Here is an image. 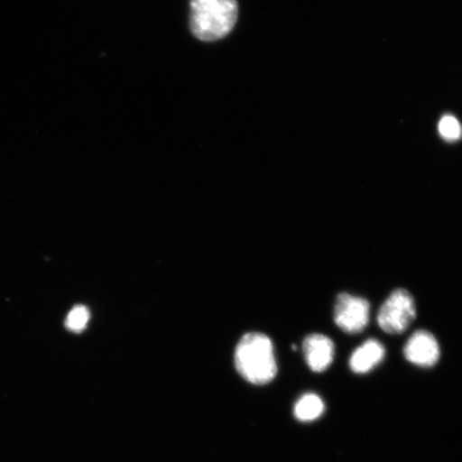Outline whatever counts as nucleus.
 <instances>
[{
  "label": "nucleus",
  "instance_id": "obj_1",
  "mask_svg": "<svg viewBox=\"0 0 462 462\" xmlns=\"http://www.w3.org/2000/svg\"><path fill=\"white\" fill-rule=\"evenodd\" d=\"M238 14L236 0H190V32L201 42H217L233 31Z\"/></svg>",
  "mask_w": 462,
  "mask_h": 462
},
{
  "label": "nucleus",
  "instance_id": "obj_2",
  "mask_svg": "<svg viewBox=\"0 0 462 462\" xmlns=\"http://www.w3.org/2000/svg\"><path fill=\"white\" fill-rule=\"evenodd\" d=\"M235 364L242 377L253 384H267L276 377L273 344L263 334L250 333L241 338L236 348Z\"/></svg>",
  "mask_w": 462,
  "mask_h": 462
},
{
  "label": "nucleus",
  "instance_id": "obj_3",
  "mask_svg": "<svg viewBox=\"0 0 462 462\" xmlns=\"http://www.w3.org/2000/svg\"><path fill=\"white\" fill-rule=\"evenodd\" d=\"M417 317L412 294L406 289H396L384 303L378 313L379 327L389 334H402L407 331Z\"/></svg>",
  "mask_w": 462,
  "mask_h": 462
},
{
  "label": "nucleus",
  "instance_id": "obj_4",
  "mask_svg": "<svg viewBox=\"0 0 462 462\" xmlns=\"http://www.w3.org/2000/svg\"><path fill=\"white\" fill-rule=\"evenodd\" d=\"M371 315V305L367 300L340 293L334 306V321L340 330L348 334H357L365 328Z\"/></svg>",
  "mask_w": 462,
  "mask_h": 462
},
{
  "label": "nucleus",
  "instance_id": "obj_5",
  "mask_svg": "<svg viewBox=\"0 0 462 462\" xmlns=\"http://www.w3.org/2000/svg\"><path fill=\"white\" fill-rule=\"evenodd\" d=\"M407 361L420 367L435 366L440 359V346L438 340L429 331L414 332L403 348Z\"/></svg>",
  "mask_w": 462,
  "mask_h": 462
},
{
  "label": "nucleus",
  "instance_id": "obj_6",
  "mask_svg": "<svg viewBox=\"0 0 462 462\" xmlns=\"http://www.w3.org/2000/svg\"><path fill=\"white\" fill-rule=\"evenodd\" d=\"M305 361L315 373L327 371L334 360L333 340L322 334H311L303 342Z\"/></svg>",
  "mask_w": 462,
  "mask_h": 462
},
{
  "label": "nucleus",
  "instance_id": "obj_7",
  "mask_svg": "<svg viewBox=\"0 0 462 462\" xmlns=\"http://www.w3.org/2000/svg\"><path fill=\"white\" fill-rule=\"evenodd\" d=\"M384 356L383 345L378 340L368 339L352 354L349 361L351 371L356 374L371 372L383 361Z\"/></svg>",
  "mask_w": 462,
  "mask_h": 462
},
{
  "label": "nucleus",
  "instance_id": "obj_8",
  "mask_svg": "<svg viewBox=\"0 0 462 462\" xmlns=\"http://www.w3.org/2000/svg\"><path fill=\"white\" fill-rule=\"evenodd\" d=\"M325 411V404L321 398L315 394H306L300 398L296 407H294V415L299 420L310 421L317 420Z\"/></svg>",
  "mask_w": 462,
  "mask_h": 462
},
{
  "label": "nucleus",
  "instance_id": "obj_9",
  "mask_svg": "<svg viewBox=\"0 0 462 462\" xmlns=\"http://www.w3.org/2000/svg\"><path fill=\"white\" fill-rule=\"evenodd\" d=\"M89 319V310L84 305H77L69 313L65 325L69 331L80 333L85 330Z\"/></svg>",
  "mask_w": 462,
  "mask_h": 462
},
{
  "label": "nucleus",
  "instance_id": "obj_10",
  "mask_svg": "<svg viewBox=\"0 0 462 462\" xmlns=\"http://www.w3.org/2000/svg\"><path fill=\"white\" fill-rule=\"evenodd\" d=\"M439 131L441 135L448 141H456L461 136V126L457 119L454 118L453 116H446L439 124Z\"/></svg>",
  "mask_w": 462,
  "mask_h": 462
}]
</instances>
